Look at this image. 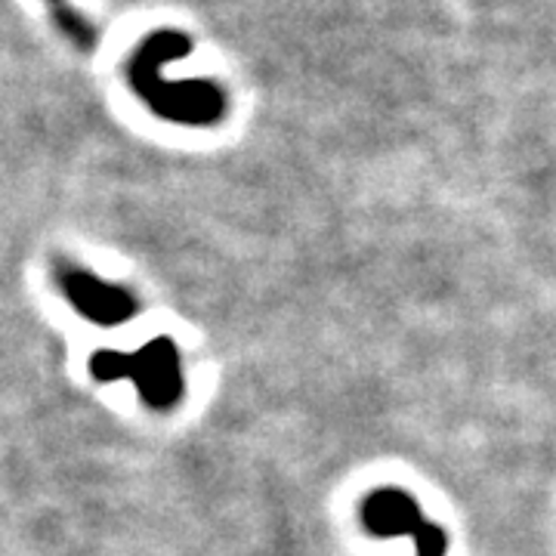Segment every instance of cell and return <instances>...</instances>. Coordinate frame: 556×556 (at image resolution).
Wrapping results in <instances>:
<instances>
[{
	"label": "cell",
	"instance_id": "cell-1",
	"mask_svg": "<svg viewBox=\"0 0 556 556\" xmlns=\"http://www.w3.org/2000/svg\"><path fill=\"white\" fill-rule=\"evenodd\" d=\"M65 294L72 298V303L78 306L84 316L97 318L100 325H118L121 318H127L134 313V300L124 291L105 288L100 281L80 273V269H65L60 276Z\"/></svg>",
	"mask_w": 556,
	"mask_h": 556
},
{
	"label": "cell",
	"instance_id": "cell-3",
	"mask_svg": "<svg viewBox=\"0 0 556 556\" xmlns=\"http://www.w3.org/2000/svg\"><path fill=\"white\" fill-rule=\"evenodd\" d=\"M365 522L378 535H405V532H420L424 517L415 507V501L402 492H378L365 504Z\"/></svg>",
	"mask_w": 556,
	"mask_h": 556
},
{
	"label": "cell",
	"instance_id": "cell-2",
	"mask_svg": "<svg viewBox=\"0 0 556 556\" xmlns=\"http://www.w3.org/2000/svg\"><path fill=\"white\" fill-rule=\"evenodd\" d=\"M139 365H142V371H139V387H142V393L146 399L152 402V405H170V402H177L179 396V371H177V353H174V346L167 343V340H159V343H152L142 356H139Z\"/></svg>",
	"mask_w": 556,
	"mask_h": 556
},
{
	"label": "cell",
	"instance_id": "cell-4",
	"mask_svg": "<svg viewBox=\"0 0 556 556\" xmlns=\"http://www.w3.org/2000/svg\"><path fill=\"white\" fill-rule=\"evenodd\" d=\"M417 554L420 556H442L445 554V535L437 526H424L417 532Z\"/></svg>",
	"mask_w": 556,
	"mask_h": 556
}]
</instances>
